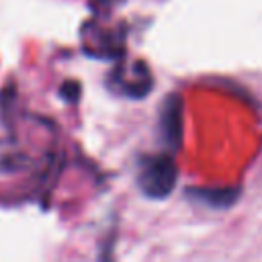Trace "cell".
<instances>
[{
    "label": "cell",
    "instance_id": "cell-1",
    "mask_svg": "<svg viewBox=\"0 0 262 262\" xmlns=\"http://www.w3.org/2000/svg\"><path fill=\"white\" fill-rule=\"evenodd\" d=\"M178 182V166L174 154L162 149L143 154L137 160V188L149 201H164L172 194Z\"/></svg>",
    "mask_w": 262,
    "mask_h": 262
},
{
    "label": "cell",
    "instance_id": "cell-2",
    "mask_svg": "<svg viewBox=\"0 0 262 262\" xmlns=\"http://www.w3.org/2000/svg\"><path fill=\"white\" fill-rule=\"evenodd\" d=\"M184 137V100L180 94L170 92L158 108V141L162 149L178 154Z\"/></svg>",
    "mask_w": 262,
    "mask_h": 262
},
{
    "label": "cell",
    "instance_id": "cell-3",
    "mask_svg": "<svg viewBox=\"0 0 262 262\" xmlns=\"http://www.w3.org/2000/svg\"><path fill=\"white\" fill-rule=\"evenodd\" d=\"M186 196L207 209H229L231 205H235V201L239 199V188H229V186H223V188H186Z\"/></svg>",
    "mask_w": 262,
    "mask_h": 262
},
{
    "label": "cell",
    "instance_id": "cell-4",
    "mask_svg": "<svg viewBox=\"0 0 262 262\" xmlns=\"http://www.w3.org/2000/svg\"><path fill=\"white\" fill-rule=\"evenodd\" d=\"M59 94L63 96V100H68V102H76L78 96H80V84L74 82V80H68V82L59 88Z\"/></svg>",
    "mask_w": 262,
    "mask_h": 262
}]
</instances>
